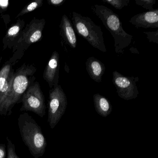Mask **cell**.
<instances>
[{
    "label": "cell",
    "mask_w": 158,
    "mask_h": 158,
    "mask_svg": "<svg viewBox=\"0 0 158 158\" xmlns=\"http://www.w3.org/2000/svg\"><path fill=\"white\" fill-rule=\"evenodd\" d=\"M20 28L18 26H14L12 27H11L9 31H8V34L10 36H13L17 35L19 31H20Z\"/></svg>",
    "instance_id": "ffe728a7"
},
{
    "label": "cell",
    "mask_w": 158,
    "mask_h": 158,
    "mask_svg": "<svg viewBox=\"0 0 158 158\" xmlns=\"http://www.w3.org/2000/svg\"><path fill=\"white\" fill-rule=\"evenodd\" d=\"M136 4L149 11L154 10L153 6L156 3L155 0H135Z\"/></svg>",
    "instance_id": "9a60e30c"
},
{
    "label": "cell",
    "mask_w": 158,
    "mask_h": 158,
    "mask_svg": "<svg viewBox=\"0 0 158 158\" xmlns=\"http://www.w3.org/2000/svg\"><path fill=\"white\" fill-rule=\"evenodd\" d=\"M102 2L110 4L117 10H121L127 6L130 2L129 0H102Z\"/></svg>",
    "instance_id": "5bb4252c"
},
{
    "label": "cell",
    "mask_w": 158,
    "mask_h": 158,
    "mask_svg": "<svg viewBox=\"0 0 158 158\" xmlns=\"http://www.w3.org/2000/svg\"><path fill=\"white\" fill-rule=\"evenodd\" d=\"M67 105L66 95L60 85L52 89L49 93L48 103V122L53 129L65 113Z\"/></svg>",
    "instance_id": "5b68a950"
},
{
    "label": "cell",
    "mask_w": 158,
    "mask_h": 158,
    "mask_svg": "<svg viewBox=\"0 0 158 158\" xmlns=\"http://www.w3.org/2000/svg\"><path fill=\"white\" fill-rule=\"evenodd\" d=\"M138 77H127L120 73L117 71L113 73L112 82L116 89L118 96L125 100L136 98L139 92L136 83Z\"/></svg>",
    "instance_id": "52a82bcc"
},
{
    "label": "cell",
    "mask_w": 158,
    "mask_h": 158,
    "mask_svg": "<svg viewBox=\"0 0 158 158\" xmlns=\"http://www.w3.org/2000/svg\"><path fill=\"white\" fill-rule=\"evenodd\" d=\"M86 68L90 78L97 83H100L105 73V66L100 60L93 57H89L86 62Z\"/></svg>",
    "instance_id": "9c48e42d"
},
{
    "label": "cell",
    "mask_w": 158,
    "mask_h": 158,
    "mask_svg": "<svg viewBox=\"0 0 158 158\" xmlns=\"http://www.w3.org/2000/svg\"><path fill=\"white\" fill-rule=\"evenodd\" d=\"M129 22L136 28H158V9L135 15Z\"/></svg>",
    "instance_id": "ba28073f"
},
{
    "label": "cell",
    "mask_w": 158,
    "mask_h": 158,
    "mask_svg": "<svg viewBox=\"0 0 158 158\" xmlns=\"http://www.w3.org/2000/svg\"><path fill=\"white\" fill-rule=\"evenodd\" d=\"M60 27L62 36L67 45L72 48H75L77 45V39L71 21L65 15L62 18Z\"/></svg>",
    "instance_id": "30bf717a"
},
{
    "label": "cell",
    "mask_w": 158,
    "mask_h": 158,
    "mask_svg": "<svg viewBox=\"0 0 158 158\" xmlns=\"http://www.w3.org/2000/svg\"><path fill=\"white\" fill-rule=\"evenodd\" d=\"M65 2L64 0H50V3L55 6H60Z\"/></svg>",
    "instance_id": "7402d4cb"
},
{
    "label": "cell",
    "mask_w": 158,
    "mask_h": 158,
    "mask_svg": "<svg viewBox=\"0 0 158 158\" xmlns=\"http://www.w3.org/2000/svg\"><path fill=\"white\" fill-rule=\"evenodd\" d=\"M9 2L8 0H0V7L3 9L7 8L9 5Z\"/></svg>",
    "instance_id": "603a6c76"
},
{
    "label": "cell",
    "mask_w": 158,
    "mask_h": 158,
    "mask_svg": "<svg viewBox=\"0 0 158 158\" xmlns=\"http://www.w3.org/2000/svg\"><path fill=\"white\" fill-rule=\"evenodd\" d=\"M18 125L20 134L25 144L35 158L43 156L47 142L41 127L27 113L19 115Z\"/></svg>",
    "instance_id": "7a4b0ae2"
},
{
    "label": "cell",
    "mask_w": 158,
    "mask_h": 158,
    "mask_svg": "<svg viewBox=\"0 0 158 158\" xmlns=\"http://www.w3.org/2000/svg\"><path fill=\"white\" fill-rule=\"evenodd\" d=\"M6 156V146L5 144H0V158H5Z\"/></svg>",
    "instance_id": "44dd1931"
},
{
    "label": "cell",
    "mask_w": 158,
    "mask_h": 158,
    "mask_svg": "<svg viewBox=\"0 0 158 158\" xmlns=\"http://www.w3.org/2000/svg\"><path fill=\"white\" fill-rule=\"evenodd\" d=\"M94 106L98 114L102 117H106L110 115L112 111V106L110 102L104 96L99 93L93 96Z\"/></svg>",
    "instance_id": "7c38bea8"
},
{
    "label": "cell",
    "mask_w": 158,
    "mask_h": 158,
    "mask_svg": "<svg viewBox=\"0 0 158 158\" xmlns=\"http://www.w3.org/2000/svg\"><path fill=\"white\" fill-rule=\"evenodd\" d=\"M59 67V53L57 52H54L45 69L44 77L50 85H52L54 83L55 87L58 86Z\"/></svg>",
    "instance_id": "8fae6325"
},
{
    "label": "cell",
    "mask_w": 158,
    "mask_h": 158,
    "mask_svg": "<svg viewBox=\"0 0 158 158\" xmlns=\"http://www.w3.org/2000/svg\"><path fill=\"white\" fill-rule=\"evenodd\" d=\"M42 2L41 1H37L34 2L30 3L26 8L24 9L23 11L21 12L20 15H23L29 12L33 11L34 10H35L39 6V5Z\"/></svg>",
    "instance_id": "d6986e66"
},
{
    "label": "cell",
    "mask_w": 158,
    "mask_h": 158,
    "mask_svg": "<svg viewBox=\"0 0 158 158\" xmlns=\"http://www.w3.org/2000/svg\"><path fill=\"white\" fill-rule=\"evenodd\" d=\"M6 139L7 141V150H8V155L7 158H20L17 155L15 151V144L13 143L12 141L7 136Z\"/></svg>",
    "instance_id": "2e32d148"
},
{
    "label": "cell",
    "mask_w": 158,
    "mask_h": 158,
    "mask_svg": "<svg viewBox=\"0 0 158 158\" xmlns=\"http://www.w3.org/2000/svg\"><path fill=\"white\" fill-rule=\"evenodd\" d=\"M46 107L42 91L38 84L30 87L24 93L21 111H32L41 117L46 114Z\"/></svg>",
    "instance_id": "8992f818"
},
{
    "label": "cell",
    "mask_w": 158,
    "mask_h": 158,
    "mask_svg": "<svg viewBox=\"0 0 158 158\" xmlns=\"http://www.w3.org/2000/svg\"><path fill=\"white\" fill-rule=\"evenodd\" d=\"M91 9L112 35L115 52L118 54L123 53L125 49L131 44L133 36L124 30L118 15L103 5L95 4L92 6Z\"/></svg>",
    "instance_id": "6da1fadb"
},
{
    "label": "cell",
    "mask_w": 158,
    "mask_h": 158,
    "mask_svg": "<svg viewBox=\"0 0 158 158\" xmlns=\"http://www.w3.org/2000/svg\"><path fill=\"white\" fill-rule=\"evenodd\" d=\"M10 66L6 65L0 71V106L9 91L10 80Z\"/></svg>",
    "instance_id": "4fadbf2b"
},
{
    "label": "cell",
    "mask_w": 158,
    "mask_h": 158,
    "mask_svg": "<svg viewBox=\"0 0 158 158\" xmlns=\"http://www.w3.org/2000/svg\"><path fill=\"white\" fill-rule=\"evenodd\" d=\"M144 34L147 35L149 42L158 44V30L155 32H144Z\"/></svg>",
    "instance_id": "ac0fdd59"
},
{
    "label": "cell",
    "mask_w": 158,
    "mask_h": 158,
    "mask_svg": "<svg viewBox=\"0 0 158 158\" xmlns=\"http://www.w3.org/2000/svg\"><path fill=\"white\" fill-rule=\"evenodd\" d=\"M72 21L75 32L78 35L85 39L95 48L102 52H107L103 32L99 26L97 25L89 17L75 12H73Z\"/></svg>",
    "instance_id": "3957f363"
},
{
    "label": "cell",
    "mask_w": 158,
    "mask_h": 158,
    "mask_svg": "<svg viewBox=\"0 0 158 158\" xmlns=\"http://www.w3.org/2000/svg\"><path fill=\"white\" fill-rule=\"evenodd\" d=\"M28 85V78L23 73L11 75L9 91L0 106V115L10 114L12 108L25 93Z\"/></svg>",
    "instance_id": "277c9868"
},
{
    "label": "cell",
    "mask_w": 158,
    "mask_h": 158,
    "mask_svg": "<svg viewBox=\"0 0 158 158\" xmlns=\"http://www.w3.org/2000/svg\"><path fill=\"white\" fill-rule=\"evenodd\" d=\"M42 36V31L39 29H36L29 35L28 40L30 43H35L39 40Z\"/></svg>",
    "instance_id": "e0dca14e"
}]
</instances>
